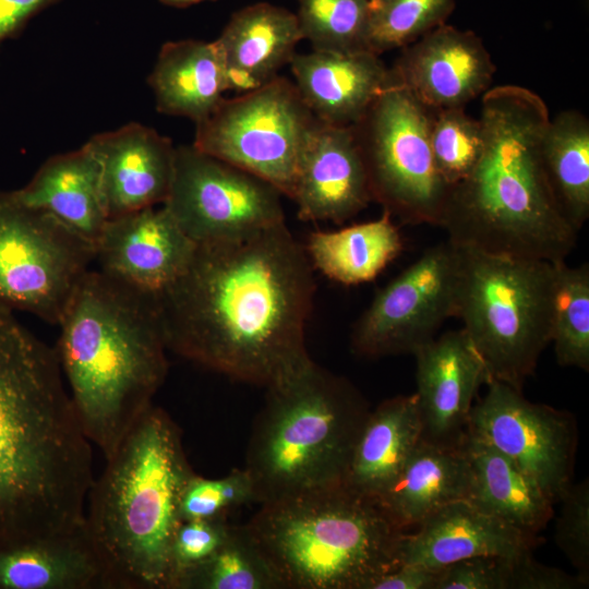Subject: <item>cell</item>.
<instances>
[{
	"label": "cell",
	"mask_w": 589,
	"mask_h": 589,
	"mask_svg": "<svg viewBox=\"0 0 589 589\" xmlns=\"http://www.w3.org/2000/svg\"><path fill=\"white\" fill-rule=\"evenodd\" d=\"M456 0H370L366 49L375 55L402 48L445 23Z\"/></svg>",
	"instance_id": "obj_33"
},
{
	"label": "cell",
	"mask_w": 589,
	"mask_h": 589,
	"mask_svg": "<svg viewBox=\"0 0 589 589\" xmlns=\"http://www.w3.org/2000/svg\"><path fill=\"white\" fill-rule=\"evenodd\" d=\"M542 159L556 200L578 231L589 217V122L576 110H566L544 130Z\"/></svg>",
	"instance_id": "obj_30"
},
{
	"label": "cell",
	"mask_w": 589,
	"mask_h": 589,
	"mask_svg": "<svg viewBox=\"0 0 589 589\" xmlns=\"http://www.w3.org/2000/svg\"><path fill=\"white\" fill-rule=\"evenodd\" d=\"M430 145L434 165L450 188L468 177L482 154L481 122L464 108L433 110Z\"/></svg>",
	"instance_id": "obj_35"
},
{
	"label": "cell",
	"mask_w": 589,
	"mask_h": 589,
	"mask_svg": "<svg viewBox=\"0 0 589 589\" xmlns=\"http://www.w3.org/2000/svg\"><path fill=\"white\" fill-rule=\"evenodd\" d=\"M412 354L421 440L460 446L474 398L491 381L482 358L462 328L434 337Z\"/></svg>",
	"instance_id": "obj_15"
},
{
	"label": "cell",
	"mask_w": 589,
	"mask_h": 589,
	"mask_svg": "<svg viewBox=\"0 0 589 589\" xmlns=\"http://www.w3.org/2000/svg\"><path fill=\"white\" fill-rule=\"evenodd\" d=\"M302 39L297 15L283 7L257 2L235 12L215 39L228 91L243 94L276 77Z\"/></svg>",
	"instance_id": "obj_22"
},
{
	"label": "cell",
	"mask_w": 589,
	"mask_h": 589,
	"mask_svg": "<svg viewBox=\"0 0 589 589\" xmlns=\"http://www.w3.org/2000/svg\"><path fill=\"white\" fill-rule=\"evenodd\" d=\"M473 404L467 432L507 456L557 503L573 483L577 425L567 411L526 399L491 380Z\"/></svg>",
	"instance_id": "obj_14"
},
{
	"label": "cell",
	"mask_w": 589,
	"mask_h": 589,
	"mask_svg": "<svg viewBox=\"0 0 589 589\" xmlns=\"http://www.w3.org/2000/svg\"><path fill=\"white\" fill-rule=\"evenodd\" d=\"M255 502L251 479L244 469H233L226 477L207 479L194 473L180 501L182 521L226 517L233 507Z\"/></svg>",
	"instance_id": "obj_36"
},
{
	"label": "cell",
	"mask_w": 589,
	"mask_h": 589,
	"mask_svg": "<svg viewBox=\"0 0 589 589\" xmlns=\"http://www.w3.org/2000/svg\"><path fill=\"white\" fill-rule=\"evenodd\" d=\"M458 247L455 317L491 380L522 392L551 342L555 263Z\"/></svg>",
	"instance_id": "obj_8"
},
{
	"label": "cell",
	"mask_w": 589,
	"mask_h": 589,
	"mask_svg": "<svg viewBox=\"0 0 589 589\" xmlns=\"http://www.w3.org/2000/svg\"><path fill=\"white\" fill-rule=\"evenodd\" d=\"M471 482L467 501L481 512L534 536L553 516V501L538 482L483 440L466 433Z\"/></svg>",
	"instance_id": "obj_27"
},
{
	"label": "cell",
	"mask_w": 589,
	"mask_h": 589,
	"mask_svg": "<svg viewBox=\"0 0 589 589\" xmlns=\"http://www.w3.org/2000/svg\"><path fill=\"white\" fill-rule=\"evenodd\" d=\"M266 388L243 468L255 502L342 485L370 411L363 396L312 359Z\"/></svg>",
	"instance_id": "obj_6"
},
{
	"label": "cell",
	"mask_w": 589,
	"mask_h": 589,
	"mask_svg": "<svg viewBox=\"0 0 589 589\" xmlns=\"http://www.w3.org/2000/svg\"><path fill=\"white\" fill-rule=\"evenodd\" d=\"M194 473L180 428L153 405L106 458L87 493L83 526L105 589H171L180 501Z\"/></svg>",
	"instance_id": "obj_5"
},
{
	"label": "cell",
	"mask_w": 589,
	"mask_h": 589,
	"mask_svg": "<svg viewBox=\"0 0 589 589\" xmlns=\"http://www.w3.org/2000/svg\"><path fill=\"white\" fill-rule=\"evenodd\" d=\"M482 154L449 188L438 227L462 247L512 257L558 263L578 231L563 213L542 159L550 121L544 100L518 85L488 89L479 117Z\"/></svg>",
	"instance_id": "obj_3"
},
{
	"label": "cell",
	"mask_w": 589,
	"mask_h": 589,
	"mask_svg": "<svg viewBox=\"0 0 589 589\" xmlns=\"http://www.w3.org/2000/svg\"><path fill=\"white\" fill-rule=\"evenodd\" d=\"M551 342L562 366L589 370V265L555 263Z\"/></svg>",
	"instance_id": "obj_32"
},
{
	"label": "cell",
	"mask_w": 589,
	"mask_h": 589,
	"mask_svg": "<svg viewBox=\"0 0 589 589\" xmlns=\"http://www.w3.org/2000/svg\"><path fill=\"white\" fill-rule=\"evenodd\" d=\"M281 195L267 181L193 145H181L163 205L201 244L244 238L284 223Z\"/></svg>",
	"instance_id": "obj_12"
},
{
	"label": "cell",
	"mask_w": 589,
	"mask_h": 589,
	"mask_svg": "<svg viewBox=\"0 0 589 589\" xmlns=\"http://www.w3.org/2000/svg\"><path fill=\"white\" fill-rule=\"evenodd\" d=\"M438 570L399 565L381 576L371 589H434Z\"/></svg>",
	"instance_id": "obj_41"
},
{
	"label": "cell",
	"mask_w": 589,
	"mask_h": 589,
	"mask_svg": "<svg viewBox=\"0 0 589 589\" xmlns=\"http://www.w3.org/2000/svg\"><path fill=\"white\" fill-rule=\"evenodd\" d=\"M196 243L161 205L109 218L95 244L98 269L156 294L189 265Z\"/></svg>",
	"instance_id": "obj_16"
},
{
	"label": "cell",
	"mask_w": 589,
	"mask_h": 589,
	"mask_svg": "<svg viewBox=\"0 0 589 589\" xmlns=\"http://www.w3.org/2000/svg\"><path fill=\"white\" fill-rule=\"evenodd\" d=\"M92 446L55 349L0 306V539L83 524Z\"/></svg>",
	"instance_id": "obj_2"
},
{
	"label": "cell",
	"mask_w": 589,
	"mask_h": 589,
	"mask_svg": "<svg viewBox=\"0 0 589 589\" xmlns=\"http://www.w3.org/2000/svg\"><path fill=\"white\" fill-rule=\"evenodd\" d=\"M163 4L175 8H187L206 0H159Z\"/></svg>",
	"instance_id": "obj_42"
},
{
	"label": "cell",
	"mask_w": 589,
	"mask_h": 589,
	"mask_svg": "<svg viewBox=\"0 0 589 589\" xmlns=\"http://www.w3.org/2000/svg\"><path fill=\"white\" fill-rule=\"evenodd\" d=\"M392 70L398 84L437 110L482 96L496 68L478 35L444 23L402 47Z\"/></svg>",
	"instance_id": "obj_17"
},
{
	"label": "cell",
	"mask_w": 589,
	"mask_h": 589,
	"mask_svg": "<svg viewBox=\"0 0 589 589\" xmlns=\"http://www.w3.org/2000/svg\"><path fill=\"white\" fill-rule=\"evenodd\" d=\"M518 556H474L458 561L438 570L434 589H514Z\"/></svg>",
	"instance_id": "obj_38"
},
{
	"label": "cell",
	"mask_w": 589,
	"mask_h": 589,
	"mask_svg": "<svg viewBox=\"0 0 589 589\" xmlns=\"http://www.w3.org/2000/svg\"><path fill=\"white\" fill-rule=\"evenodd\" d=\"M172 589H285L247 526H230L219 549L176 578Z\"/></svg>",
	"instance_id": "obj_31"
},
{
	"label": "cell",
	"mask_w": 589,
	"mask_h": 589,
	"mask_svg": "<svg viewBox=\"0 0 589 589\" xmlns=\"http://www.w3.org/2000/svg\"><path fill=\"white\" fill-rule=\"evenodd\" d=\"M302 38L313 50L357 52L366 49L370 0H298Z\"/></svg>",
	"instance_id": "obj_34"
},
{
	"label": "cell",
	"mask_w": 589,
	"mask_h": 589,
	"mask_svg": "<svg viewBox=\"0 0 589 589\" xmlns=\"http://www.w3.org/2000/svg\"><path fill=\"white\" fill-rule=\"evenodd\" d=\"M94 260L93 244L0 191V306L58 325Z\"/></svg>",
	"instance_id": "obj_11"
},
{
	"label": "cell",
	"mask_w": 589,
	"mask_h": 589,
	"mask_svg": "<svg viewBox=\"0 0 589 589\" xmlns=\"http://www.w3.org/2000/svg\"><path fill=\"white\" fill-rule=\"evenodd\" d=\"M416 395H398L370 410L354 443L342 485L376 500L396 480L420 442Z\"/></svg>",
	"instance_id": "obj_26"
},
{
	"label": "cell",
	"mask_w": 589,
	"mask_h": 589,
	"mask_svg": "<svg viewBox=\"0 0 589 589\" xmlns=\"http://www.w3.org/2000/svg\"><path fill=\"white\" fill-rule=\"evenodd\" d=\"M314 292L304 245L284 221L196 244L184 272L155 299L169 351L267 387L311 360L305 325Z\"/></svg>",
	"instance_id": "obj_1"
},
{
	"label": "cell",
	"mask_w": 589,
	"mask_h": 589,
	"mask_svg": "<svg viewBox=\"0 0 589 589\" xmlns=\"http://www.w3.org/2000/svg\"><path fill=\"white\" fill-rule=\"evenodd\" d=\"M60 0H0V46L19 36L29 20Z\"/></svg>",
	"instance_id": "obj_40"
},
{
	"label": "cell",
	"mask_w": 589,
	"mask_h": 589,
	"mask_svg": "<svg viewBox=\"0 0 589 589\" xmlns=\"http://www.w3.org/2000/svg\"><path fill=\"white\" fill-rule=\"evenodd\" d=\"M296 87L313 116L325 123L350 127L398 81L371 51L294 53L290 61Z\"/></svg>",
	"instance_id": "obj_21"
},
{
	"label": "cell",
	"mask_w": 589,
	"mask_h": 589,
	"mask_svg": "<svg viewBox=\"0 0 589 589\" xmlns=\"http://www.w3.org/2000/svg\"><path fill=\"white\" fill-rule=\"evenodd\" d=\"M86 143L100 164L108 219L165 203L176 155L169 137L130 122L95 134Z\"/></svg>",
	"instance_id": "obj_19"
},
{
	"label": "cell",
	"mask_w": 589,
	"mask_h": 589,
	"mask_svg": "<svg viewBox=\"0 0 589 589\" xmlns=\"http://www.w3.org/2000/svg\"><path fill=\"white\" fill-rule=\"evenodd\" d=\"M148 84L158 112L195 123L206 118L228 91L216 41L181 39L165 43Z\"/></svg>",
	"instance_id": "obj_28"
},
{
	"label": "cell",
	"mask_w": 589,
	"mask_h": 589,
	"mask_svg": "<svg viewBox=\"0 0 589 589\" xmlns=\"http://www.w3.org/2000/svg\"><path fill=\"white\" fill-rule=\"evenodd\" d=\"M291 200L305 221L341 224L368 206L372 194L351 125L316 119L300 157Z\"/></svg>",
	"instance_id": "obj_18"
},
{
	"label": "cell",
	"mask_w": 589,
	"mask_h": 589,
	"mask_svg": "<svg viewBox=\"0 0 589 589\" xmlns=\"http://www.w3.org/2000/svg\"><path fill=\"white\" fill-rule=\"evenodd\" d=\"M260 505L245 526L285 589H371L399 566L404 530L344 485Z\"/></svg>",
	"instance_id": "obj_7"
},
{
	"label": "cell",
	"mask_w": 589,
	"mask_h": 589,
	"mask_svg": "<svg viewBox=\"0 0 589 589\" xmlns=\"http://www.w3.org/2000/svg\"><path fill=\"white\" fill-rule=\"evenodd\" d=\"M0 589H105L83 524L67 532L0 539Z\"/></svg>",
	"instance_id": "obj_24"
},
{
	"label": "cell",
	"mask_w": 589,
	"mask_h": 589,
	"mask_svg": "<svg viewBox=\"0 0 589 589\" xmlns=\"http://www.w3.org/2000/svg\"><path fill=\"white\" fill-rule=\"evenodd\" d=\"M402 247L393 217L383 211L374 220L311 232L304 249L312 267L324 276L342 285H358L376 278Z\"/></svg>",
	"instance_id": "obj_29"
},
{
	"label": "cell",
	"mask_w": 589,
	"mask_h": 589,
	"mask_svg": "<svg viewBox=\"0 0 589 589\" xmlns=\"http://www.w3.org/2000/svg\"><path fill=\"white\" fill-rule=\"evenodd\" d=\"M315 121L294 83L277 75L259 88L223 98L195 123L192 145L267 181L291 199L300 157Z\"/></svg>",
	"instance_id": "obj_10"
},
{
	"label": "cell",
	"mask_w": 589,
	"mask_h": 589,
	"mask_svg": "<svg viewBox=\"0 0 589 589\" xmlns=\"http://www.w3.org/2000/svg\"><path fill=\"white\" fill-rule=\"evenodd\" d=\"M58 325L55 351L72 405L106 459L153 406L168 372L155 294L91 268Z\"/></svg>",
	"instance_id": "obj_4"
},
{
	"label": "cell",
	"mask_w": 589,
	"mask_h": 589,
	"mask_svg": "<svg viewBox=\"0 0 589 589\" xmlns=\"http://www.w3.org/2000/svg\"><path fill=\"white\" fill-rule=\"evenodd\" d=\"M459 247L446 239L426 249L383 287L356 322L351 346L364 357L413 353L456 316Z\"/></svg>",
	"instance_id": "obj_13"
},
{
	"label": "cell",
	"mask_w": 589,
	"mask_h": 589,
	"mask_svg": "<svg viewBox=\"0 0 589 589\" xmlns=\"http://www.w3.org/2000/svg\"><path fill=\"white\" fill-rule=\"evenodd\" d=\"M433 109L407 88H386L352 127L372 201L404 224L438 226L449 187L430 145Z\"/></svg>",
	"instance_id": "obj_9"
},
{
	"label": "cell",
	"mask_w": 589,
	"mask_h": 589,
	"mask_svg": "<svg viewBox=\"0 0 589 589\" xmlns=\"http://www.w3.org/2000/svg\"><path fill=\"white\" fill-rule=\"evenodd\" d=\"M230 526L226 517L185 520L178 527L171 551L173 578L208 560L226 540Z\"/></svg>",
	"instance_id": "obj_39"
},
{
	"label": "cell",
	"mask_w": 589,
	"mask_h": 589,
	"mask_svg": "<svg viewBox=\"0 0 589 589\" xmlns=\"http://www.w3.org/2000/svg\"><path fill=\"white\" fill-rule=\"evenodd\" d=\"M555 524V543L576 569L577 576L589 584V481L572 483L561 500Z\"/></svg>",
	"instance_id": "obj_37"
},
{
	"label": "cell",
	"mask_w": 589,
	"mask_h": 589,
	"mask_svg": "<svg viewBox=\"0 0 589 589\" xmlns=\"http://www.w3.org/2000/svg\"><path fill=\"white\" fill-rule=\"evenodd\" d=\"M12 193L24 205L55 217L95 249L108 217L100 164L87 143L49 157Z\"/></svg>",
	"instance_id": "obj_23"
},
{
	"label": "cell",
	"mask_w": 589,
	"mask_h": 589,
	"mask_svg": "<svg viewBox=\"0 0 589 589\" xmlns=\"http://www.w3.org/2000/svg\"><path fill=\"white\" fill-rule=\"evenodd\" d=\"M470 482V465L461 445L420 440L396 480L375 501L406 531L443 506L467 500Z\"/></svg>",
	"instance_id": "obj_25"
},
{
	"label": "cell",
	"mask_w": 589,
	"mask_h": 589,
	"mask_svg": "<svg viewBox=\"0 0 589 589\" xmlns=\"http://www.w3.org/2000/svg\"><path fill=\"white\" fill-rule=\"evenodd\" d=\"M414 528L400 537L398 564L434 570L474 556L531 553L536 541L467 500L443 506Z\"/></svg>",
	"instance_id": "obj_20"
}]
</instances>
